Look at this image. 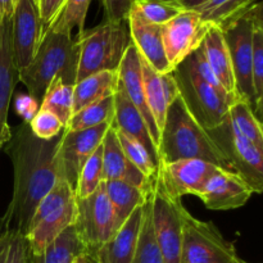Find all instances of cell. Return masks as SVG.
<instances>
[{
  "label": "cell",
  "mask_w": 263,
  "mask_h": 263,
  "mask_svg": "<svg viewBox=\"0 0 263 263\" xmlns=\"http://www.w3.org/2000/svg\"><path fill=\"white\" fill-rule=\"evenodd\" d=\"M61 136L49 140L37 138L27 121L10 128L4 149L12 161L13 193L0 218V233L14 231L26 236L36 207L58 180L55 153Z\"/></svg>",
  "instance_id": "cell-1"
},
{
  "label": "cell",
  "mask_w": 263,
  "mask_h": 263,
  "mask_svg": "<svg viewBox=\"0 0 263 263\" xmlns=\"http://www.w3.org/2000/svg\"><path fill=\"white\" fill-rule=\"evenodd\" d=\"M180 159H203L229 170L225 158L207 131L190 115L181 97L167 108L158 144V163H171Z\"/></svg>",
  "instance_id": "cell-2"
},
{
  "label": "cell",
  "mask_w": 263,
  "mask_h": 263,
  "mask_svg": "<svg viewBox=\"0 0 263 263\" xmlns=\"http://www.w3.org/2000/svg\"><path fill=\"white\" fill-rule=\"evenodd\" d=\"M79 48L72 35L46 30L37 51L25 69L18 72V80L36 102L41 100L46 87L55 77L64 84H76Z\"/></svg>",
  "instance_id": "cell-3"
},
{
  "label": "cell",
  "mask_w": 263,
  "mask_h": 263,
  "mask_svg": "<svg viewBox=\"0 0 263 263\" xmlns=\"http://www.w3.org/2000/svg\"><path fill=\"white\" fill-rule=\"evenodd\" d=\"M126 22H109L76 36L79 48L76 82L103 71H118L131 39Z\"/></svg>",
  "instance_id": "cell-4"
},
{
  "label": "cell",
  "mask_w": 263,
  "mask_h": 263,
  "mask_svg": "<svg viewBox=\"0 0 263 263\" xmlns=\"http://www.w3.org/2000/svg\"><path fill=\"white\" fill-rule=\"evenodd\" d=\"M76 213L74 190L66 180L58 179L33 212L25 239L28 252L43 254L49 246L73 225Z\"/></svg>",
  "instance_id": "cell-5"
},
{
  "label": "cell",
  "mask_w": 263,
  "mask_h": 263,
  "mask_svg": "<svg viewBox=\"0 0 263 263\" xmlns=\"http://www.w3.org/2000/svg\"><path fill=\"white\" fill-rule=\"evenodd\" d=\"M172 74L187 110L205 131L215 128L226 120L229 108L236 98L205 82L184 62L172 71Z\"/></svg>",
  "instance_id": "cell-6"
},
{
  "label": "cell",
  "mask_w": 263,
  "mask_h": 263,
  "mask_svg": "<svg viewBox=\"0 0 263 263\" xmlns=\"http://www.w3.org/2000/svg\"><path fill=\"white\" fill-rule=\"evenodd\" d=\"M152 205V225L157 244L163 256L164 263H180L182 239V200L175 197L164 185L157 168L149 189Z\"/></svg>",
  "instance_id": "cell-7"
},
{
  "label": "cell",
  "mask_w": 263,
  "mask_h": 263,
  "mask_svg": "<svg viewBox=\"0 0 263 263\" xmlns=\"http://www.w3.org/2000/svg\"><path fill=\"white\" fill-rule=\"evenodd\" d=\"M235 246L226 240L217 226L182 212L180 263H241Z\"/></svg>",
  "instance_id": "cell-8"
},
{
  "label": "cell",
  "mask_w": 263,
  "mask_h": 263,
  "mask_svg": "<svg viewBox=\"0 0 263 263\" xmlns=\"http://www.w3.org/2000/svg\"><path fill=\"white\" fill-rule=\"evenodd\" d=\"M215 145L225 158L229 171L234 172L253 189L263 192V151L247 140L231 125L229 115L221 125L207 130Z\"/></svg>",
  "instance_id": "cell-9"
},
{
  "label": "cell",
  "mask_w": 263,
  "mask_h": 263,
  "mask_svg": "<svg viewBox=\"0 0 263 263\" xmlns=\"http://www.w3.org/2000/svg\"><path fill=\"white\" fill-rule=\"evenodd\" d=\"M73 229L85 249V257L109 240L117 231L104 181L89 197L77 199Z\"/></svg>",
  "instance_id": "cell-10"
},
{
  "label": "cell",
  "mask_w": 263,
  "mask_h": 263,
  "mask_svg": "<svg viewBox=\"0 0 263 263\" xmlns=\"http://www.w3.org/2000/svg\"><path fill=\"white\" fill-rule=\"evenodd\" d=\"M254 7V5H253ZM253 7L240 17L222 27L223 37L230 54L235 90L238 99H244L254 109V92L252 84V18ZM254 112V110H253Z\"/></svg>",
  "instance_id": "cell-11"
},
{
  "label": "cell",
  "mask_w": 263,
  "mask_h": 263,
  "mask_svg": "<svg viewBox=\"0 0 263 263\" xmlns=\"http://www.w3.org/2000/svg\"><path fill=\"white\" fill-rule=\"evenodd\" d=\"M110 125L97 126L81 131L64 130L55 153V167L58 179H63L76 186L77 177L85 162L102 145L105 133Z\"/></svg>",
  "instance_id": "cell-12"
},
{
  "label": "cell",
  "mask_w": 263,
  "mask_h": 263,
  "mask_svg": "<svg viewBox=\"0 0 263 263\" xmlns=\"http://www.w3.org/2000/svg\"><path fill=\"white\" fill-rule=\"evenodd\" d=\"M211 26L195 10H184L161 26L164 53L172 71L199 48Z\"/></svg>",
  "instance_id": "cell-13"
},
{
  "label": "cell",
  "mask_w": 263,
  "mask_h": 263,
  "mask_svg": "<svg viewBox=\"0 0 263 263\" xmlns=\"http://www.w3.org/2000/svg\"><path fill=\"white\" fill-rule=\"evenodd\" d=\"M43 37V26L35 0H15L12 17L13 59L17 72L30 64Z\"/></svg>",
  "instance_id": "cell-14"
},
{
  "label": "cell",
  "mask_w": 263,
  "mask_h": 263,
  "mask_svg": "<svg viewBox=\"0 0 263 263\" xmlns=\"http://www.w3.org/2000/svg\"><path fill=\"white\" fill-rule=\"evenodd\" d=\"M254 194L241 177L229 170L217 168L205 181L198 198L208 210L230 211L240 208Z\"/></svg>",
  "instance_id": "cell-15"
},
{
  "label": "cell",
  "mask_w": 263,
  "mask_h": 263,
  "mask_svg": "<svg viewBox=\"0 0 263 263\" xmlns=\"http://www.w3.org/2000/svg\"><path fill=\"white\" fill-rule=\"evenodd\" d=\"M157 168L167 189L181 199L185 195L198 197L211 175L221 167L203 159H180L171 163H158Z\"/></svg>",
  "instance_id": "cell-16"
},
{
  "label": "cell",
  "mask_w": 263,
  "mask_h": 263,
  "mask_svg": "<svg viewBox=\"0 0 263 263\" xmlns=\"http://www.w3.org/2000/svg\"><path fill=\"white\" fill-rule=\"evenodd\" d=\"M126 23H127L131 43L134 44L141 58L157 73L164 74L172 72L164 53L161 26L149 23L139 14L134 7L128 12Z\"/></svg>",
  "instance_id": "cell-17"
},
{
  "label": "cell",
  "mask_w": 263,
  "mask_h": 263,
  "mask_svg": "<svg viewBox=\"0 0 263 263\" xmlns=\"http://www.w3.org/2000/svg\"><path fill=\"white\" fill-rule=\"evenodd\" d=\"M143 205L131 213L130 217L121 225V228H118L109 240L85 257L87 263L133 262L143 223Z\"/></svg>",
  "instance_id": "cell-18"
},
{
  "label": "cell",
  "mask_w": 263,
  "mask_h": 263,
  "mask_svg": "<svg viewBox=\"0 0 263 263\" xmlns=\"http://www.w3.org/2000/svg\"><path fill=\"white\" fill-rule=\"evenodd\" d=\"M118 77H120V87L123 90L128 100L133 103L134 107L139 110L141 117L145 121L149 135H151L152 141H153L154 146L157 149V154H158V144L161 134H159L158 127H157L156 122H154L153 117H152L151 112L148 109V105H146L140 55H139L138 50H136L133 43L130 44L125 55H123L120 68H118Z\"/></svg>",
  "instance_id": "cell-19"
},
{
  "label": "cell",
  "mask_w": 263,
  "mask_h": 263,
  "mask_svg": "<svg viewBox=\"0 0 263 263\" xmlns=\"http://www.w3.org/2000/svg\"><path fill=\"white\" fill-rule=\"evenodd\" d=\"M17 79L13 59L12 18H9L0 22V151L10 138L12 127L8 123V113Z\"/></svg>",
  "instance_id": "cell-20"
},
{
  "label": "cell",
  "mask_w": 263,
  "mask_h": 263,
  "mask_svg": "<svg viewBox=\"0 0 263 263\" xmlns=\"http://www.w3.org/2000/svg\"><path fill=\"white\" fill-rule=\"evenodd\" d=\"M140 55V54H139ZM146 105L161 134L168 105L180 95L172 72L159 74L140 57Z\"/></svg>",
  "instance_id": "cell-21"
},
{
  "label": "cell",
  "mask_w": 263,
  "mask_h": 263,
  "mask_svg": "<svg viewBox=\"0 0 263 263\" xmlns=\"http://www.w3.org/2000/svg\"><path fill=\"white\" fill-rule=\"evenodd\" d=\"M103 174L105 180H123L141 189H149L153 179H146L123 153L116 128L109 126L102 141Z\"/></svg>",
  "instance_id": "cell-22"
},
{
  "label": "cell",
  "mask_w": 263,
  "mask_h": 263,
  "mask_svg": "<svg viewBox=\"0 0 263 263\" xmlns=\"http://www.w3.org/2000/svg\"><path fill=\"white\" fill-rule=\"evenodd\" d=\"M199 48L204 55V59L207 61L208 66H210L211 71L213 72L223 90L231 97L238 99L230 54H229L228 46H226L222 30L218 26H211Z\"/></svg>",
  "instance_id": "cell-23"
},
{
  "label": "cell",
  "mask_w": 263,
  "mask_h": 263,
  "mask_svg": "<svg viewBox=\"0 0 263 263\" xmlns=\"http://www.w3.org/2000/svg\"><path fill=\"white\" fill-rule=\"evenodd\" d=\"M113 100H115V120L110 125L143 144L153 158L154 163L158 166V154L149 135L145 121L120 86L117 92L113 95Z\"/></svg>",
  "instance_id": "cell-24"
},
{
  "label": "cell",
  "mask_w": 263,
  "mask_h": 263,
  "mask_svg": "<svg viewBox=\"0 0 263 263\" xmlns=\"http://www.w3.org/2000/svg\"><path fill=\"white\" fill-rule=\"evenodd\" d=\"M120 86L118 71L90 74L73 85V113L86 105L113 97Z\"/></svg>",
  "instance_id": "cell-25"
},
{
  "label": "cell",
  "mask_w": 263,
  "mask_h": 263,
  "mask_svg": "<svg viewBox=\"0 0 263 263\" xmlns=\"http://www.w3.org/2000/svg\"><path fill=\"white\" fill-rule=\"evenodd\" d=\"M104 186L112 204L117 230L136 208L146 202L151 189V186L149 189H141L123 180H105Z\"/></svg>",
  "instance_id": "cell-26"
},
{
  "label": "cell",
  "mask_w": 263,
  "mask_h": 263,
  "mask_svg": "<svg viewBox=\"0 0 263 263\" xmlns=\"http://www.w3.org/2000/svg\"><path fill=\"white\" fill-rule=\"evenodd\" d=\"M252 84L254 92V115L259 121L263 110V5L252 9Z\"/></svg>",
  "instance_id": "cell-27"
},
{
  "label": "cell",
  "mask_w": 263,
  "mask_h": 263,
  "mask_svg": "<svg viewBox=\"0 0 263 263\" xmlns=\"http://www.w3.org/2000/svg\"><path fill=\"white\" fill-rule=\"evenodd\" d=\"M258 0H205L195 12L210 25L222 27L235 18L246 14Z\"/></svg>",
  "instance_id": "cell-28"
},
{
  "label": "cell",
  "mask_w": 263,
  "mask_h": 263,
  "mask_svg": "<svg viewBox=\"0 0 263 263\" xmlns=\"http://www.w3.org/2000/svg\"><path fill=\"white\" fill-rule=\"evenodd\" d=\"M229 120L233 127L243 138L263 151V130L261 121L254 115L253 108L247 100L236 99L229 108Z\"/></svg>",
  "instance_id": "cell-29"
},
{
  "label": "cell",
  "mask_w": 263,
  "mask_h": 263,
  "mask_svg": "<svg viewBox=\"0 0 263 263\" xmlns=\"http://www.w3.org/2000/svg\"><path fill=\"white\" fill-rule=\"evenodd\" d=\"M113 120H115V100H113V97H109L100 102L86 105L73 113L64 126V130H86V128L97 127L104 123L110 125Z\"/></svg>",
  "instance_id": "cell-30"
},
{
  "label": "cell",
  "mask_w": 263,
  "mask_h": 263,
  "mask_svg": "<svg viewBox=\"0 0 263 263\" xmlns=\"http://www.w3.org/2000/svg\"><path fill=\"white\" fill-rule=\"evenodd\" d=\"M40 109L51 112L66 126L73 115V85L64 84L63 80L55 77L41 98Z\"/></svg>",
  "instance_id": "cell-31"
},
{
  "label": "cell",
  "mask_w": 263,
  "mask_h": 263,
  "mask_svg": "<svg viewBox=\"0 0 263 263\" xmlns=\"http://www.w3.org/2000/svg\"><path fill=\"white\" fill-rule=\"evenodd\" d=\"M131 263H164L163 256L157 244L154 236L153 225H152V205L151 198L143 205V223H141L140 235H139L138 247L135 256Z\"/></svg>",
  "instance_id": "cell-32"
},
{
  "label": "cell",
  "mask_w": 263,
  "mask_h": 263,
  "mask_svg": "<svg viewBox=\"0 0 263 263\" xmlns=\"http://www.w3.org/2000/svg\"><path fill=\"white\" fill-rule=\"evenodd\" d=\"M90 4H91V0H66L61 12L58 13L53 23L49 26L48 30L72 35V30L77 27L79 28L77 35H81L85 31V21H86Z\"/></svg>",
  "instance_id": "cell-33"
},
{
  "label": "cell",
  "mask_w": 263,
  "mask_h": 263,
  "mask_svg": "<svg viewBox=\"0 0 263 263\" xmlns=\"http://www.w3.org/2000/svg\"><path fill=\"white\" fill-rule=\"evenodd\" d=\"M103 181H104V174H103L102 145H100L82 166L74 186V195L77 199L89 197Z\"/></svg>",
  "instance_id": "cell-34"
},
{
  "label": "cell",
  "mask_w": 263,
  "mask_h": 263,
  "mask_svg": "<svg viewBox=\"0 0 263 263\" xmlns=\"http://www.w3.org/2000/svg\"><path fill=\"white\" fill-rule=\"evenodd\" d=\"M133 7L144 20L157 26H163L186 10L174 0H136Z\"/></svg>",
  "instance_id": "cell-35"
},
{
  "label": "cell",
  "mask_w": 263,
  "mask_h": 263,
  "mask_svg": "<svg viewBox=\"0 0 263 263\" xmlns=\"http://www.w3.org/2000/svg\"><path fill=\"white\" fill-rule=\"evenodd\" d=\"M115 127V126H113ZM116 128V127H115ZM116 133H117V138L120 140L121 146L123 149V153L127 157L128 161L146 177V179H153L157 174V164L154 163L153 158L149 154V152L146 151L145 146L143 144L139 143L138 140H135L134 138L128 136L127 134L122 133V131L117 130L116 128Z\"/></svg>",
  "instance_id": "cell-36"
},
{
  "label": "cell",
  "mask_w": 263,
  "mask_h": 263,
  "mask_svg": "<svg viewBox=\"0 0 263 263\" xmlns=\"http://www.w3.org/2000/svg\"><path fill=\"white\" fill-rule=\"evenodd\" d=\"M27 256L25 236L14 231L0 233V263H27Z\"/></svg>",
  "instance_id": "cell-37"
},
{
  "label": "cell",
  "mask_w": 263,
  "mask_h": 263,
  "mask_svg": "<svg viewBox=\"0 0 263 263\" xmlns=\"http://www.w3.org/2000/svg\"><path fill=\"white\" fill-rule=\"evenodd\" d=\"M28 123L33 135L44 140H49L61 135L64 128V125L57 116L44 109H39Z\"/></svg>",
  "instance_id": "cell-38"
},
{
  "label": "cell",
  "mask_w": 263,
  "mask_h": 263,
  "mask_svg": "<svg viewBox=\"0 0 263 263\" xmlns=\"http://www.w3.org/2000/svg\"><path fill=\"white\" fill-rule=\"evenodd\" d=\"M136 0H102L105 21L126 22L130 9Z\"/></svg>",
  "instance_id": "cell-39"
},
{
  "label": "cell",
  "mask_w": 263,
  "mask_h": 263,
  "mask_svg": "<svg viewBox=\"0 0 263 263\" xmlns=\"http://www.w3.org/2000/svg\"><path fill=\"white\" fill-rule=\"evenodd\" d=\"M64 3L66 0H37L36 5H37L41 26H43V35L55 20Z\"/></svg>",
  "instance_id": "cell-40"
},
{
  "label": "cell",
  "mask_w": 263,
  "mask_h": 263,
  "mask_svg": "<svg viewBox=\"0 0 263 263\" xmlns=\"http://www.w3.org/2000/svg\"><path fill=\"white\" fill-rule=\"evenodd\" d=\"M27 263H61V258H59L58 253H57L55 247L51 243L43 254L35 256V254L28 252Z\"/></svg>",
  "instance_id": "cell-41"
},
{
  "label": "cell",
  "mask_w": 263,
  "mask_h": 263,
  "mask_svg": "<svg viewBox=\"0 0 263 263\" xmlns=\"http://www.w3.org/2000/svg\"><path fill=\"white\" fill-rule=\"evenodd\" d=\"M14 0H0V22L13 17Z\"/></svg>",
  "instance_id": "cell-42"
},
{
  "label": "cell",
  "mask_w": 263,
  "mask_h": 263,
  "mask_svg": "<svg viewBox=\"0 0 263 263\" xmlns=\"http://www.w3.org/2000/svg\"><path fill=\"white\" fill-rule=\"evenodd\" d=\"M174 2H176L177 4L181 5L184 9L194 10L195 8H198L200 4H203L205 0H174Z\"/></svg>",
  "instance_id": "cell-43"
},
{
  "label": "cell",
  "mask_w": 263,
  "mask_h": 263,
  "mask_svg": "<svg viewBox=\"0 0 263 263\" xmlns=\"http://www.w3.org/2000/svg\"><path fill=\"white\" fill-rule=\"evenodd\" d=\"M76 263H87V261L86 258H85V256H81L76 259Z\"/></svg>",
  "instance_id": "cell-44"
},
{
  "label": "cell",
  "mask_w": 263,
  "mask_h": 263,
  "mask_svg": "<svg viewBox=\"0 0 263 263\" xmlns=\"http://www.w3.org/2000/svg\"><path fill=\"white\" fill-rule=\"evenodd\" d=\"M35 3H37V0H35Z\"/></svg>",
  "instance_id": "cell-45"
},
{
  "label": "cell",
  "mask_w": 263,
  "mask_h": 263,
  "mask_svg": "<svg viewBox=\"0 0 263 263\" xmlns=\"http://www.w3.org/2000/svg\"><path fill=\"white\" fill-rule=\"evenodd\" d=\"M73 263H76V261H74V262H73Z\"/></svg>",
  "instance_id": "cell-46"
},
{
  "label": "cell",
  "mask_w": 263,
  "mask_h": 263,
  "mask_svg": "<svg viewBox=\"0 0 263 263\" xmlns=\"http://www.w3.org/2000/svg\"><path fill=\"white\" fill-rule=\"evenodd\" d=\"M14 2H15V0H14Z\"/></svg>",
  "instance_id": "cell-47"
}]
</instances>
